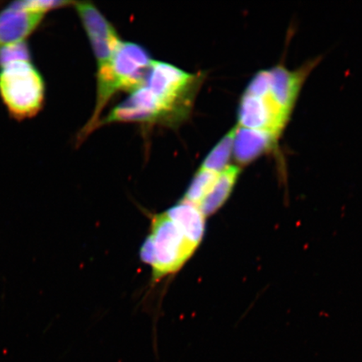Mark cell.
Segmentation results:
<instances>
[{
	"label": "cell",
	"instance_id": "1",
	"mask_svg": "<svg viewBox=\"0 0 362 362\" xmlns=\"http://www.w3.org/2000/svg\"><path fill=\"white\" fill-rule=\"evenodd\" d=\"M204 74H192L169 63L153 61L143 84L157 124L175 126L187 119Z\"/></svg>",
	"mask_w": 362,
	"mask_h": 362
},
{
	"label": "cell",
	"instance_id": "2",
	"mask_svg": "<svg viewBox=\"0 0 362 362\" xmlns=\"http://www.w3.org/2000/svg\"><path fill=\"white\" fill-rule=\"evenodd\" d=\"M153 60L146 49L133 42H121L107 66L98 70L97 103L92 117L80 138H86L98 128L100 115L117 92H134L146 80Z\"/></svg>",
	"mask_w": 362,
	"mask_h": 362
},
{
	"label": "cell",
	"instance_id": "3",
	"mask_svg": "<svg viewBox=\"0 0 362 362\" xmlns=\"http://www.w3.org/2000/svg\"><path fill=\"white\" fill-rule=\"evenodd\" d=\"M0 93L13 116L19 119L33 116L44 100L42 76L29 62L11 63L0 72Z\"/></svg>",
	"mask_w": 362,
	"mask_h": 362
},
{
	"label": "cell",
	"instance_id": "4",
	"mask_svg": "<svg viewBox=\"0 0 362 362\" xmlns=\"http://www.w3.org/2000/svg\"><path fill=\"white\" fill-rule=\"evenodd\" d=\"M148 238L152 244L151 267L156 279L175 273L197 248L166 214L153 216Z\"/></svg>",
	"mask_w": 362,
	"mask_h": 362
},
{
	"label": "cell",
	"instance_id": "5",
	"mask_svg": "<svg viewBox=\"0 0 362 362\" xmlns=\"http://www.w3.org/2000/svg\"><path fill=\"white\" fill-rule=\"evenodd\" d=\"M291 112L280 105L269 92L252 96L243 94L238 110V126L269 133L279 138Z\"/></svg>",
	"mask_w": 362,
	"mask_h": 362
},
{
	"label": "cell",
	"instance_id": "6",
	"mask_svg": "<svg viewBox=\"0 0 362 362\" xmlns=\"http://www.w3.org/2000/svg\"><path fill=\"white\" fill-rule=\"evenodd\" d=\"M76 11L83 22L97 59L98 70L110 64L121 40L115 27L92 3L76 2Z\"/></svg>",
	"mask_w": 362,
	"mask_h": 362
},
{
	"label": "cell",
	"instance_id": "7",
	"mask_svg": "<svg viewBox=\"0 0 362 362\" xmlns=\"http://www.w3.org/2000/svg\"><path fill=\"white\" fill-rule=\"evenodd\" d=\"M318 63V60L307 62L296 70H288L283 65L269 69L270 76L269 92L276 101L289 112H293L308 76Z\"/></svg>",
	"mask_w": 362,
	"mask_h": 362
},
{
	"label": "cell",
	"instance_id": "8",
	"mask_svg": "<svg viewBox=\"0 0 362 362\" xmlns=\"http://www.w3.org/2000/svg\"><path fill=\"white\" fill-rule=\"evenodd\" d=\"M279 138L269 133L250 129L235 128L233 157L240 166L255 162L274 151Z\"/></svg>",
	"mask_w": 362,
	"mask_h": 362
},
{
	"label": "cell",
	"instance_id": "9",
	"mask_svg": "<svg viewBox=\"0 0 362 362\" xmlns=\"http://www.w3.org/2000/svg\"><path fill=\"white\" fill-rule=\"evenodd\" d=\"M45 13L8 6L0 13V48L24 42L42 21Z\"/></svg>",
	"mask_w": 362,
	"mask_h": 362
},
{
	"label": "cell",
	"instance_id": "10",
	"mask_svg": "<svg viewBox=\"0 0 362 362\" xmlns=\"http://www.w3.org/2000/svg\"><path fill=\"white\" fill-rule=\"evenodd\" d=\"M165 214L179 226L189 242L197 247L200 245L205 233V216L199 207L183 200Z\"/></svg>",
	"mask_w": 362,
	"mask_h": 362
},
{
	"label": "cell",
	"instance_id": "11",
	"mask_svg": "<svg viewBox=\"0 0 362 362\" xmlns=\"http://www.w3.org/2000/svg\"><path fill=\"white\" fill-rule=\"evenodd\" d=\"M240 173L241 167L238 165H229L220 172L215 187L199 206L204 216L214 214L224 205L233 191Z\"/></svg>",
	"mask_w": 362,
	"mask_h": 362
},
{
	"label": "cell",
	"instance_id": "12",
	"mask_svg": "<svg viewBox=\"0 0 362 362\" xmlns=\"http://www.w3.org/2000/svg\"><path fill=\"white\" fill-rule=\"evenodd\" d=\"M218 172L204 169L201 167L192 181L184 198V201L199 206L215 187L217 179L219 177Z\"/></svg>",
	"mask_w": 362,
	"mask_h": 362
},
{
	"label": "cell",
	"instance_id": "13",
	"mask_svg": "<svg viewBox=\"0 0 362 362\" xmlns=\"http://www.w3.org/2000/svg\"><path fill=\"white\" fill-rule=\"evenodd\" d=\"M234 135L235 128L230 130L208 153L204 160L202 168L220 173L229 166V161L233 156Z\"/></svg>",
	"mask_w": 362,
	"mask_h": 362
},
{
	"label": "cell",
	"instance_id": "14",
	"mask_svg": "<svg viewBox=\"0 0 362 362\" xmlns=\"http://www.w3.org/2000/svg\"><path fill=\"white\" fill-rule=\"evenodd\" d=\"M30 52L27 44L21 42L0 48V66H6L16 62H29Z\"/></svg>",
	"mask_w": 362,
	"mask_h": 362
},
{
	"label": "cell",
	"instance_id": "15",
	"mask_svg": "<svg viewBox=\"0 0 362 362\" xmlns=\"http://www.w3.org/2000/svg\"><path fill=\"white\" fill-rule=\"evenodd\" d=\"M71 2L66 1H44V0H35V1H17L12 3L10 7L18 10H27L47 13L53 8L67 6Z\"/></svg>",
	"mask_w": 362,
	"mask_h": 362
}]
</instances>
